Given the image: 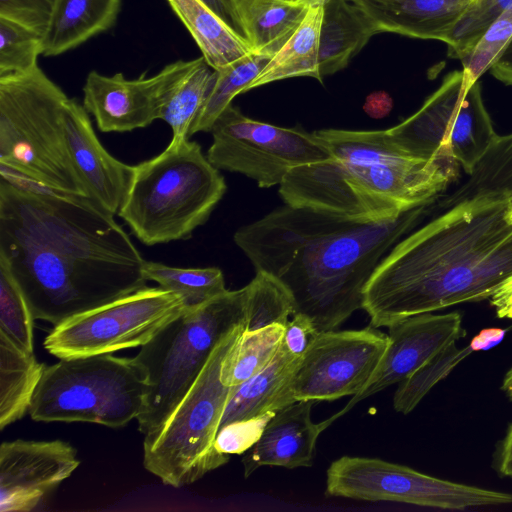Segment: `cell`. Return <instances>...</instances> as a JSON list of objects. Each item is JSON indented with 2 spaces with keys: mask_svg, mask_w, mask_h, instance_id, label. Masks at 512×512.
I'll list each match as a JSON object with an SVG mask.
<instances>
[{
  "mask_svg": "<svg viewBox=\"0 0 512 512\" xmlns=\"http://www.w3.org/2000/svg\"><path fill=\"white\" fill-rule=\"evenodd\" d=\"M0 260L32 316L57 326L147 286L144 258L87 196L35 194L0 179Z\"/></svg>",
  "mask_w": 512,
  "mask_h": 512,
  "instance_id": "cell-1",
  "label": "cell"
},
{
  "mask_svg": "<svg viewBox=\"0 0 512 512\" xmlns=\"http://www.w3.org/2000/svg\"><path fill=\"white\" fill-rule=\"evenodd\" d=\"M426 207L360 221L285 204L239 228L234 241L256 272L270 274L288 290L295 313L308 316L318 332L334 330L362 309L375 270L419 224Z\"/></svg>",
  "mask_w": 512,
  "mask_h": 512,
  "instance_id": "cell-2",
  "label": "cell"
},
{
  "mask_svg": "<svg viewBox=\"0 0 512 512\" xmlns=\"http://www.w3.org/2000/svg\"><path fill=\"white\" fill-rule=\"evenodd\" d=\"M508 200L462 201L402 238L364 292L371 326L489 299L512 274Z\"/></svg>",
  "mask_w": 512,
  "mask_h": 512,
  "instance_id": "cell-3",
  "label": "cell"
},
{
  "mask_svg": "<svg viewBox=\"0 0 512 512\" xmlns=\"http://www.w3.org/2000/svg\"><path fill=\"white\" fill-rule=\"evenodd\" d=\"M332 158L293 168L279 185L285 204L360 221L393 219L429 205L459 174L449 150L428 160L401 151L386 130L314 131Z\"/></svg>",
  "mask_w": 512,
  "mask_h": 512,
  "instance_id": "cell-4",
  "label": "cell"
},
{
  "mask_svg": "<svg viewBox=\"0 0 512 512\" xmlns=\"http://www.w3.org/2000/svg\"><path fill=\"white\" fill-rule=\"evenodd\" d=\"M226 188L197 142L169 143L157 156L134 165L117 215L147 246L185 240L207 222Z\"/></svg>",
  "mask_w": 512,
  "mask_h": 512,
  "instance_id": "cell-5",
  "label": "cell"
},
{
  "mask_svg": "<svg viewBox=\"0 0 512 512\" xmlns=\"http://www.w3.org/2000/svg\"><path fill=\"white\" fill-rule=\"evenodd\" d=\"M247 290H227L186 310L140 347L134 360L144 371L148 392L136 418L144 435L157 432L187 394L214 349L245 324Z\"/></svg>",
  "mask_w": 512,
  "mask_h": 512,
  "instance_id": "cell-6",
  "label": "cell"
},
{
  "mask_svg": "<svg viewBox=\"0 0 512 512\" xmlns=\"http://www.w3.org/2000/svg\"><path fill=\"white\" fill-rule=\"evenodd\" d=\"M70 98L39 68L0 78V164L86 196L66 143Z\"/></svg>",
  "mask_w": 512,
  "mask_h": 512,
  "instance_id": "cell-7",
  "label": "cell"
},
{
  "mask_svg": "<svg viewBox=\"0 0 512 512\" xmlns=\"http://www.w3.org/2000/svg\"><path fill=\"white\" fill-rule=\"evenodd\" d=\"M147 392L146 375L134 358H64L45 366L28 413L40 422L122 427L142 412Z\"/></svg>",
  "mask_w": 512,
  "mask_h": 512,
  "instance_id": "cell-8",
  "label": "cell"
},
{
  "mask_svg": "<svg viewBox=\"0 0 512 512\" xmlns=\"http://www.w3.org/2000/svg\"><path fill=\"white\" fill-rule=\"evenodd\" d=\"M243 331L244 324L222 339L164 425L145 435L143 465L163 484L175 488L190 485L229 461V455L214 446L234 387L221 381V367Z\"/></svg>",
  "mask_w": 512,
  "mask_h": 512,
  "instance_id": "cell-9",
  "label": "cell"
},
{
  "mask_svg": "<svg viewBox=\"0 0 512 512\" xmlns=\"http://www.w3.org/2000/svg\"><path fill=\"white\" fill-rule=\"evenodd\" d=\"M387 132L414 158L428 160L438 150H449L468 175L498 136L480 82L468 86L462 70L447 74L417 112Z\"/></svg>",
  "mask_w": 512,
  "mask_h": 512,
  "instance_id": "cell-10",
  "label": "cell"
},
{
  "mask_svg": "<svg viewBox=\"0 0 512 512\" xmlns=\"http://www.w3.org/2000/svg\"><path fill=\"white\" fill-rule=\"evenodd\" d=\"M186 308L179 294L145 286L54 326L43 345L59 359L141 347Z\"/></svg>",
  "mask_w": 512,
  "mask_h": 512,
  "instance_id": "cell-11",
  "label": "cell"
},
{
  "mask_svg": "<svg viewBox=\"0 0 512 512\" xmlns=\"http://www.w3.org/2000/svg\"><path fill=\"white\" fill-rule=\"evenodd\" d=\"M210 163L219 170L237 172L258 186L280 185L295 167L332 158L315 132L302 127H278L245 116L230 104L215 120Z\"/></svg>",
  "mask_w": 512,
  "mask_h": 512,
  "instance_id": "cell-12",
  "label": "cell"
},
{
  "mask_svg": "<svg viewBox=\"0 0 512 512\" xmlns=\"http://www.w3.org/2000/svg\"><path fill=\"white\" fill-rule=\"evenodd\" d=\"M326 495L447 510L512 504V493L433 477L378 458L342 456L326 472Z\"/></svg>",
  "mask_w": 512,
  "mask_h": 512,
  "instance_id": "cell-13",
  "label": "cell"
},
{
  "mask_svg": "<svg viewBox=\"0 0 512 512\" xmlns=\"http://www.w3.org/2000/svg\"><path fill=\"white\" fill-rule=\"evenodd\" d=\"M388 342V334L373 326L318 332L293 375V399L334 401L359 394L376 370Z\"/></svg>",
  "mask_w": 512,
  "mask_h": 512,
  "instance_id": "cell-14",
  "label": "cell"
},
{
  "mask_svg": "<svg viewBox=\"0 0 512 512\" xmlns=\"http://www.w3.org/2000/svg\"><path fill=\"white\" fill-rule=\"evenodd\" d=\"M196 61L179 60L152 77L142 74L137 79H126L122 73L105 76L91 71L83 86V106L105 133L147 127L160 118L170 91Z\"/></svg>",
  "mask_w": 512,
  "mask_h": 512,
  "instance_id": "cell-15",
  "label": "cell"
},
{
  "mask_svg": "<svg viewBox=\"0 0 512 512\" xmlns=\"http://www.w3.org/2000/svg\"><path fill=\"white\" fill-rule=\"evenodd\" d=\"M388 328L387 348L368 383L341 411L322 422L325 428L361 400L407 379L438 352L466 334L462 315L458 312L421 313Z\"/></svg>",
  "mask_w": 512,
  "mask_h": 512,
  "instance_id": "cell-16",
  "label": "cell"
},
{
  "mask_svg": "<svg viewBox=\"0 0 512 512\" xmlns=\"http://www.w3.org/2000/svg\"><path fill=\"white\" fill-rule=\"evenodd\" d=\"M80 460L62 440L4 441L0 446V511L28 512L71 476Z\"/></svg>",
  "mask_w": 512,
  "mask_h": 512,
  "instance_id": "cell-17",
  "label": "cell"
},
{
  "mask_svg": "<svg viewBox=\"0 0 512 512\" xmlns=\"http://www.w3.org/2000/svg\"><path fill=\"white\" fill-rule=\"evenodd\" d=\"M89 113L75 99L65 109V135L69 157L84 194L109 213L118 214L134 173L112 156L94 132Z\"/></svg>",
  "mask_w": 512,
  "mask_h": 512,
  "instance_id": "cell-18",
  "label": "cell"
},
{
  "mask_svg": "<svg viewBox=\"0 0 512 512\" xmlns=\"http://www.w3.org/2000/svg\"><path fill=\"white\" fill-rule=\"evenodd\" d=\"M314 403L296 401L274 414L260 439L242 458L245 478L263 466H312L317 439L325 429L322 422L311 419Z\"/></svg>",
  "mask_w": 512,
  "mask_h": 512,
  "instance_id": "cell-19",
  "label": "cell"
},
{
  "mask_svg": "<svg viewBox=\"0 0 512 512\" xmlns=\"http://www.w3.org/2000/svg\"><path fill=\"white\" fill-rule=\"evenodd\" d=\"M377 33L437 40L446 45L472 0H351Z\"/></svg>",
  "mask_w": 512,
  "mask_h": 512,
  "instance_id": "cell-20",
  "label": "cell"
},
{
  "mask_svg": "<svg viewBox=\"0 0 512 512\" xmlns=\"http://www.w3.org/2000/svg\"><path fill=\"white\" fill-rule=\"evenodd\" d=\"M300 358L288 352L281 344L275 357L264 369L233 387L220 427L268 412H277L296 402L291 395L290 384Z\"/></svg>",
  "mask_w": 512,
  "mask_h": 512,
  "instance_id": "cell-21",
  "label": "cell"
},
{
  "mask_svg": "<svg viewBox=\"0 0 512 512\" xmlns=\"http://www.w3.org/2000/svg\"><path fill=\"white\" fill-rule=\"evenodd\" d=\"M239 33L252 52L272 57L290 39L309 7L283 0H230Z\"/></svg>",
  "mask_w": 512,
  "mask_h": 512,
  "instance_id": "cell-22",
  "label": "cell"
},
{
  "mask_svg": "<svg viewBox=\"0 0 512 512\" xmlns=\"http://www.w3.org/2000/svg\"><path fill=\"white\" fill-rule=\"evenodd\" d=\"M376 33L373 23L353 1L329 0L325 3L319 37L321 77L345 68Z\"/></svg>",
  "mask_w": 512,
  "mask_h": 512,
  "instance_id": "cell-23",
  "label": "cell"
},
{
  "mask_svg": "<svg viewBox=\"0 0 512 512\" xmlns=\"http://www.w3.org/2000/svg\"><path fill=\"white\" fill-rule=\"evenodd\" d=\"M121 0H57L43 38V55L57 56L111 28Z\"/></svg>",
  "mask_w": 512,
  "mask_h": 512,
  "instance_id": "cell-24",
  "label": "cell"
},
{
  "mask_svg": "<svg viewBox=\"0 0 512 512\" xmlns=\"http://www.w3.org/2000/svg\"><path fill=\"white\" fill-rule=\"evenodd\" d=\"M209 66L219 70L252 52L247 40L204 0H167Z\"/></svg>",
  "mask_w": 512,
  "mask_h": 512,
  "instance_id": "cell-25",
  "label": "cell"
},
{
  "mask_svg": "<svg viewBox=\"0 0 512 512\" xmlns=\"http://www.w3.org/2000/svg\"><path fill=\"white\" fill-rule=\"evenodd\" d=\"M45 365L0 332V429L29 412Z\"/></svg>",
  "mask_w": 512,
  "mask_h": 512,
  "instance_id": "cell-26",
  "label": "cell"
},
{
  "mask_svg": "<svg viewBox=\"0 0 512 512\" xmlns=\"http://www.w3.org/2000/svg\"><path fill=\"white\" fill-rule=\"evenodd\" d=\"M502 328H486L480 331L470 343L458 348L456 342L438 352L416 372L398 384L393 397L396 412L410 413L424 396L466 357L476 351H486L498 345L505 337Z\"/></svg>",
  "mask_w": 512,
  "mask_h": 512,
  "instance_id": "cell-27",
  "label": "cell"
},
{
  "mask_svg": "<svg viewBox=\"0 0 512 512\" xmlns=\"http://www.w3.org/2000/svg\"><path fill=\"white\" fill-rule=\"evenodd\" d=\"M323 6H310L290 39L273 55L248 86L253 88L292 77L308 76L322 81L319 71V37Z\"/></svg>",
  "mask_w": 512,
  "mask_h": 512,
  "instance_id": "cell-28",
  "label": "cell"
},
{
  "mask_svg": "<svg viewBox=\"0 0 512 512\" xmlns=\"http://www.w3.org/2000/svg\"><path fill=\"white\" fill-rule=\"evenodd\" d=\"M216 79V70L204 57L170 91L160 113L172 130L170 144H179L190 138L191 127L204 105Z\"/></svg>",
  "mask_w": 512,
  "mask_h": 512,
  "instance_id": "cell-29",
  "label": "cell"
},
{
  "mask_svg": "<svg viewBox=\"0 0 512 512\" xmlns=\"http://www.w3.org/2000/svg\"><path fill=\"white\" fill-rule=\"evenodd\" d=\"M270 58L251 52L216 70L214 85L191 127L190 137L198 132H210L218 116L232 104L235 96L247 91Z\"/></svg>",
  "mask_w": 512,
  "mask_h": 512,
  "instance_id": "cell-30",
  "label": "cell"
},
{
  "mask_svg": "<svg viewBox=\"0 0 512 512\" xmlns=\"http://www.w3.org/2000/svg\"><path fill=\"white\" fill-rule=\"evenodd\" d=\"M284 326L273 324L238 337L221 367V381L237 386L264 369L281 347Z\"/></svg>",
  "mask_w": 512,
  "mask_h": 512,
  "instance_id": "cell-31",
  "label": "cell"
},
{
  "mask_svg": "<svg viewBox=\"0 0 512 512\" xmlns=\"http://www.w3.org/2000/svg\"><path fill=\"white\" fill-rule=\"evenodd\" d=\"M143 274L147 281L179 294L187 308L199 306L228 290L217 267L182 268L145 261Z\"/></svg>",
  "mask_w": 512,
  "mask_h": 512,
  "instance_id": "cell-32",
  "label": "cell"
},
{
  "mask_svg": "<svg viewBox=\"0 0 512 512\" xmlns=\"http://www.w3.org/2000/svg\"><path fill=\"white\" fill-rule=\"evenodd\" d=\"M245 287L247 298L244 332L250 333L273 324L285 326L295 313L292 296L270 274L257 271Z\"/></svg>",
  "mask_w": 512,
  "mask_h": 512,
  "instance_id": "cell-33",
  "label": "cell"
},
{
  "mask_svg": "<svg viewBox=\"0 0 512 512\" xmlns=\"http://www.w3.org/2000/svg\"><path fill=\"white\" fill-rule=\"evenodd\" d=\"M44 35L0 16V78L29 72L43 53Z\"/></svg>",
  "mask_w": 512,
  "mask_h": 512,
  "instance_id": "cell-34",
  "label": "cell"
},
{
  "mask_svg": "<svg viewBox=\"0 0 512 512\" xmlns=\"http://www.w3.org/2000/svg\"><path fill=\"white\" fill-rule=\"evenodd\" d=\"M34 320L18 284L0 260V332L23 350L33 353Z\"/></svg>",
  "mask_w": 512,
  "mask_h": 512,
  "instance_id": "cell-35",
  "label": "cell"
},
{
  "mask_svg": "<svg viewBox=\"0 0 512 512\" xmlns=\"http://www.w3.org/2000/svg\"><path fill=\"white\" fill-rule=\"evenodd\" d=\"M512 39V5L486 29L471 51L462 58V71L472 86L495 64Z\"/></svg>",
  "mask_w": 512,
  "mask_h": 512,
  "instance_id": "cell-36",
  "label": "cell"
},
{
  "mask_svg": "<svg viewBox=\"0 0 512 512\" xmlns=\"http://www.w3.org/2000/svg\"><path fill=\"white\" fill-rule=\"evenodd\" d=\"M511 5L512 0H472L446 45L448 56L461 60L468 55L490 24Z\"/></svg>",
  "mask_w": 512,
  "mask_h": 512,
  "instance_id": "cell-37",
  "label": "cell"
},
{
  "mask_svg": "<svg viewBox=\"0 0 512 512\" xmlns=\"http://www.w3.org/2000/svg\"><path fill=\"white\" fill-rule=\"evenodd\" d=\"M276 412L228 423L219 428L214 446L225 455L243 454L260 439L266 425Z\"/></svg>",
  "mask_w": 512,
  "mask_h": 512,
  "instance_id": "cell-38",
  "label": "cell"
},
{
  "mask_svg": "<svg viewBox=\"0 0 512 512\" xmlns=\"http://www.w3.org/2000/svg\"><path fill=\"white\" fill-rule=\"evenodd\" d=\"M57 0H0V16L45 34Z\"/></svg>",
  "mask_w": 512,
  "mask_h": 512,
  "instance_id": "cell-39",
  "label": "cell"
},
{
  "mask_svg": "<svg viewBox=\"0 0 512 512\" xmlns=\"http://www.w3.org/2000/svg\"><path fill=\"white\" fill-rule=\"evenodd\" d=\"M317 333L308 316L295 313L284 326L282 346L291 354L301 357Z\"/></svg>",
  "mask_w": 512,
  "mask_h": 512,
  "instance_id": "cell-40",
  "label": "cell"
},
{
  "mask_svg": "<svg viewBox=\"0 0 512 512\" xmlns=\"http://www.w3.org/2000/svg\"><path fill=\"white\" fill-rule=\"evenodd\" d=\"M492 466L499 476L512 478V422L495 447Z\"/></svg>",
  "mask_w": 512,
  "mask_h": 512,
  "instance_id": "cell-41",
  "label": "cell"
},
{
  "mask_svg": "<svg viewBox=\"0 0 512 512\" xmlns=\"http://www.w3.org/2000/svg\"><path fill=\"white\" fill-rule=\"evenodd\" d=\"M489 300L499 318L512 319V274L499 285Z\"/></svg>",
  "mask_w": 512,
  "mask_h": 512,
  "instance_id": "cell-42",
  "label": "cell"
},
{
  "mask_svg": "<svg viewBox=\"0 0 512 512\" xmlns=\"http://www.w3.org/2000/svg\"><path fill=\"white\" fill-rule=\"evenodd\" d=\"M490 71L497 80L512 86V39Z\"/></svg>",
  "mask_w": 512,
  "mask_h": 512,
  "instance_id": "cell-43",
  "label": "cell"
},
{
  "mask_svg": "<svg viewBox=\"0 0 512 512\" xmlns=\"http://www.w3.org/2000/svg\"><path fill=\"white\" fill-rule=\"evenodd\" d=\"M222 19L238 31L230 0H204ZM239 32V31H238Z\"/></svg>",
  "mask_w": 512,
  "mask_h": 512,
  "instance_id": "cell-44",
  "label": "cell"
},
{
  "mask_svg": "<svg viewBox=\"0 0 512 512\" xmlns=\"http://www.w3.org/2000/svg\"><path fill=\"white\" fill-rule=\"evenodd\" d=\"M501 390L507 396V398L512 401V367L506 372L504 375Z\"/></svg>",
  "mask_w": 512,
  "mask_h": 512,
  "instance_id": "cell-45",
  "label": "cell"
},
{
  "mask_svg": "<svg viewBox=\"0 0 512 512\" xmlns=\"http://www.w3.org/2000/svg\"><path fill=\"white\" fill-rule=\"evenodd\" d=\"M329 0H299V3L307 6V7H310V6H315V5H324L325 3H327Z\"/></svg>",
  "mask_w": 512,
  "mask_h": 512,
  "instance_id": "cell-46",
  "label": "cell"
},
{
  "mask_svg": "<svg viewBox=\"0 0 512 512\" xmlns=\"http://www.w3.org/2000/svg\"><path fill=\"white\" fill-rule=\"evenodd\" d=\"M505 219L512 225V198L508 200L507 207L505 210Z\"/></svg>",
  "mask_w": 512,
  "mask_h": 512,
  "instance_id": "cell-47",
  "label": "cell"
},
{
  "mask_svg": "<svg viewBox=\"0 0 512 512\" xmlns=\"http://www.w3.org/2000/svg\"><path fill=\"white\" fill-rule=\"evenodd\" d=\"M283 1L293 2V3H299V0H283Z\"/></svg>",
  "mask_w": 512,
  "mask_h": 512,
  "instance_id": "cell-48",
  "label": "cell"
},
{
  "mask_svg": "<svg viewBox=\"0 0 512 512\" xmlns=\"http://www.w3.org/2000/svg\"><path fill=\"white\" fill-rule=\"evenodd\" d=\"M512 198V197H511Z\"/></svg>",
  "mask_w": 512,
  "mask_h": 512,
  "instance_id": "cell-49",
  "label": "cell"
}]
</instances>
